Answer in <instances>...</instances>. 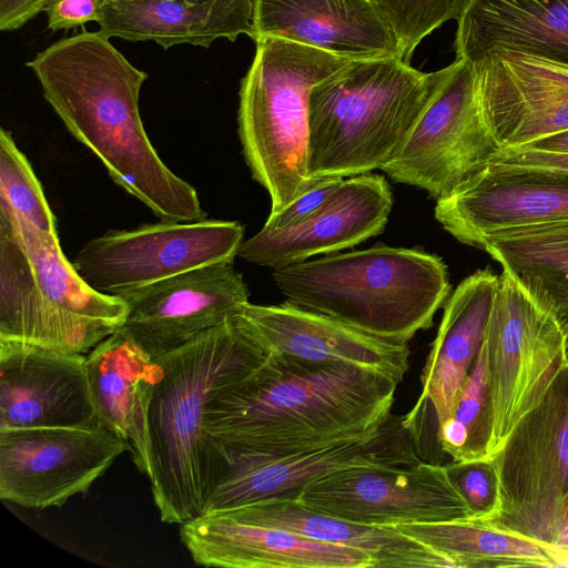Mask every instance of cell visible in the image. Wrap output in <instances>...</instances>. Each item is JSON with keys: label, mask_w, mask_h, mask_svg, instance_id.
<instances>
[{"label": "cell", "mask_w": 568, "mask_h": 568, "mask_svg": "<svg viewBox=\"0 0 568 568\" xmlns=\"http://www.w3.org/2000/svg\"><path fill=\"white\" fill-rule=\"evenodd\" d=\"M483 250L556 317L568 312V219L513 231Z\"/></svg>", "instance_id": "f1b7e54d"}, {"label": "cell", "mask_w": 568, "mask_h": 568, "mask_svg": "<svg viewBox=\"0 0 568 568\" xmlns=\"http://www.w3.org/2000/svg\"><path fill=\"white\" fill-rule=\"evenodd\" d=\"M484 347L493 399V457L566 362L555 314L505 272L499 274Z\"/></svg>", "instance_id": "30bf717a"}, {"label": "cell", "mask_w": 568, "mask_h": 568, "mask_svg": "<svg viewBox=\"0 0 568 568\" xmlns=\"http://www.w3.org/2000/svg\"><path fill=\"white\" fill-rule=\"evenodd\" d=\"M234 320L265 354L366 367L398 384L409 368L408 344L374 336L287 301L278 305L247 302Z\"/></svg>", "instance_id": "44dd1931"}, {"label": "cell", "mask_w": 568, "mask_h": 568, "mask_svg": "<svg viewBox=\"0 0 568 568\" xmlns=\"http://www.w3.org/2000/svg\"><path fill=\"white\" fill-rule=\"evenodd\" d=\"M471 64L484 122L500 150L568 130V65L507 50Z\"/></svg>", "instance_id": "2e32d148"}, {"label": "cell", "mask_w": 568, "mask_h": 568, "mask_svg": "<svg viewBox=\"0 0 568 568\" xmlns=\"http://www.w3.org/2000/svg\"><path fill=\"white\" fill-rule=\"evenodd\" d=\"M395 33L402 60L410 63L417 45L446 21L458 19L467 0H376Z\"/></svg>", "instance_id": "1f68e13d"}, {"label": "cell", "mask_w": 568, "mask_h": 568, "mask_svg": "<svg viewBox=\"0 0 568 568\" xmlns=\"http://www.w3.org/2000/svg\"><path fill=\"white\" fill-rule=\"evenodd\" d=\"M499 275L490 267L464 278L444 304L442 321L420 375L422 390L403 416L417 452L427 434L450 416L485 337Z\"/></svg>", "instance_id": "d6986e66"}, {"label": "cell", "mask_w": 568, "mask_h": 568, "mask_svg": "<svg viewBox=\"0 0 568 568\" xmlns=\"http://www.w3.org/2000/svg\"><path fill=\"white\" fill-rule=\"evenodd\" d=\"M395 527L445 557L453 568L568 566V556L473 517Z\"/></svg>", "instance_id": "83f0119b"}, {"label": "cell", "mask_w": 568, "mask_h": 568, "mask_svg": "<svg viewBox=\"0 0 568 568\" xmlns=\"http://www.w3.org/2000/svg\"><path fill=\"white\" fill-rule=\"evenodd\" d=\"M445 466L473 518L488 520L497 505V477L491 460L450 462Z\"/></svg>", "instance_id": "d6a6232c"}, {"label": "cell", "mask_w": 568, "mask_h": 568, "mask_svg": "<svg viewBox=\"0 0 568 568\" xmlns=\"http://www.w3.org/2000/svg\"><path fill=\"white\" fill-rule=\"evenodd\" d=\"M557 320L564 336L565 362L568 364V312L557 316Z\"/></svg>", "instance_id": "f35d334b"}, {"label": "cell", "mask_w": 568, "mask_h": 568, "mask_svg": "<svg viewBox=\"0 0 568 568\" xmlns=\"http://www.w3.org/2000/svg\"><path fill=\"white\" fill-rule=\"evenodd\" d=\"M85 372L100 422L129 442L134 464L149 477L148 413L160 359L119 328L85 354Z\"/></svg>", "instance_id": "d4e9b609"}, {"label": "cell", "mask_w": 568, "mask_h": 568, "mask_svg": "<svg viewBox=\"0 0 568 568\" xmlns=\"http://www.w3.org/2000/svg\"><path fill=\"white\" fill-rule=\"evenodd\" d=\"M101 424L85 354L0 339V429Z\"/></svg>", "instance_id": "ac0fdd59"}, {"label": "cell", "mask_w": 568, "mask_h": 568, "mask_svg": "<svg viewBox=\"0 0 568 568\" xmlns=\"http://www.w3.org/2000/svg\"><path fill=\"white\" fill-rule=\"evenodd\" d=\"M493 399L484 342L436 442L452 462L491 458Z\"/></svg>", "instance_id": "f546056e"}, {"label": "cell", "mask_w": 568, "mask_h": 568, "mask_svg": "<svg viewBox=\"0 0 568 568\" xmlns=\"http://www.w3.org/2000/svg\"><path fill=\"white\" fill-rule=\"evenodd\" d=\"M453 237L483 250L495 237L568 219V170L490 162L436 201Z\"/></svg>", "instance_id": "5bb4252c"}, {"label": "cell", "mask_w": 568, "mask_h": 568, "mask_svg": "<svg viewBox=\"0 0 568 568\" xmlns=\"http://www.w3.org/2000/svg\"><path fill=\"white\" fill-rule=\"evenodd\" d=\"M129 442L94 427L0 429V498L28 508L61 507L89 491Z\"/></svg>", "instance_id": "7c38bea8"}, {"label": "cell", "mask_w": 568, "mask_h": 568, "mask_svg": "<svg viewBox=\"0 0 568 568\" xmlns=\"http://www.w3.org/2000/svg\"><path fill=\"white\" fill-rule=\"evenodd\" d=\"M453 69L423 72L400 58L352 60L317 82L310 95V175L381 170Z\"/></svg>", "instance_id": "5b68a950"}, {"label": "cell", "mask_w": 568, "mask_h": 568, "mask_svg": "<svg viewBox=\"0 0 568 568\" xmlns=\"http://www.w3.org/2000/svg\"><path fill=\"white\" fill-rule=\"evenodd\" d=\"M248 287L232 263L181 273L123 300L122 329L153 358L234 317L248 302Z\"/></svg>", "instance_id": "e0dca14e"}, {"label": "cell", "mask_w": 568, "mask_h": 568, "mask_svg": "<svg viewBox=\"0 0 568 568\" xmlns=\"http://www.w3.org/2000/svg\"><path fill=\"white\" fill-rule=\"evenodd\" d=\"M51 0H0V30L14 31L43 12Z\"/></svg>", "instance_id": "d590c367"}, {"label": "cell", "mask_w": 568, "mask_h": 568, "mask_svg": "<svg viewBox=\"0 0 568 568\" xmlns=\"http://www.w3.org/2000/svg\"><path fill=\"white\" fill-rule=\"evenodd\" d=\"M497 505L486 521L568 556V364L491 457Z\"/></svg>", "instance_id": "ba28073f"}, {"label": "cell", "mask_w": 568, "mask_h": 568, "mask_svg": "<svg viewBox=\"0 0 568 568\" xmlns=\"http://www.w3.org/2000/svg\"><path fill=\"white\" fill-rule=\"evenodd\" d=\"M453 63L397 152L381 168L395 182L420 189L436 201L500 151L481 115L474 65L464 59Z\"/></svg>", "instance_id": "8fae6325"}, {"label": "cell", "mask_w": 568, "mask_h": 568, "mask_svg": "<svg viewBox=\"0 0 568 568\" xmlns=\"http://www.w3.org/2000/svg\"><path fill=\"white\" fill-rule=\"evenodd\" d=\"M295 498L323 513L372 526L473 517L446 466L424 460L333 473L308 484Z\"/></svg>", "instance_id": "4fadbf2b"}, {"label": "cell", "mask_w": 568, "mask_h": 568, "mask_svg": "<svg viewBox=\"0 0 568 568\" xmlns=\"http://www.w3.org/2000/svg\"><path fill=\"white\" fill-rule=\"evenodd\" d=\"M221 510L240 521L362 550L371 557L374 568H453L445 557L396 527L347 520L312 508L297 498H274Z\"/></svg>", "instance_id": "4316f807"}, {"label": "cell", "mask_w": 568, "mask_h": 568, "mask_svg": "<svg viewBox=\"0 0 568 568\" xmlns=\"http://www.w3.org/2000/svg\"><path fill=\"white\" fill-rule=\"evenodd\" d=\"M343 180V178L318 179L282 211L268 214L263 227L285 229L302 222L316 212L332 196Z\"/></svg>", "instance_id": "836d02e7"}, {"label": "cell", "mask_w": 568, "mask_h": 568, "mask_svg": "<svg viewBox=\"0 0 568 568\" xmlns=\"http://www.w3.org/2000/svg\"><path fill=\"white\" fill-rule=\"evenodd\" d=\"M181 540L197 565L225 568H374L358 549L203 513L180 525Z\"/></svg>", "instance_id": "7402d4cb"}, {"label": "cell", "mask_w": 568, "mask_h": 568, "mask_svg": "<svg viewBox=\"0 0 568 568\" xmlns=\"http://www.w3.org/2000/svg\"><path fill=\"white\" fill-rule=\"evenodd\" d=\"M255 31V41L282 38L347 60L402 59L376 0H256Z\"/></svg>", "instance_id": "603a6c76"}, {"label": "cell", "mask_w": 568, "mask_h": 568, "mask_svg": "<svg viewBox=\"0 0 568 568\" xmlns=\"http://www.w3.org/2000/svg\"><path fill=\"white\" fill-rule=\"evenodd\" d=\"M393 207L383 175L344 179L312 215L285 229H265L243 241L237 256L261 266L283 267L353 247L381 234Z\"/></svg>", "instance_id": "ffe728a7"}, {"label": "cell", "mask_w": 568, "mask_h": 568, "mask_svg": "<svg viewBox=\"0 0 568 568\" xmlns=\"http://www.w3.org/2000/svg\"><path fill=\"white\" fill-rule=\"evenodd\" d=\"M420 460L403 416L390 415L383 426L355 439L278 458H234L232 471L203 513L295 498L308 484L348 468L407 466Z\"/></svg>", "instance_id": "9a60e30c"}, {"label": "cell", "mask_w": 568, "mask_h": 568, "mask_svg": "<svg viewBox=\"0 0 568 568\" xmlns=\"http://www.w3.org/2000/svg\"><path fill=\"white\" fill-rule=\"evenodd\" d=\"M493 162L568 170V155L523 148L503 149Z\"/></svg>", "instance_id": "8d00e7d4"}, {"label": "cell", "mask_w": 568, "mask_h": 568, "mask_svg": "<svg viewBox=\"0 0 568 568\" xmlns=\"http://www.w3.org/2000/svg\"><path fill=\"white\" fill-rule=\"evenodd\" d=\"M255 44L241 79L237 132L252 178L275 214L318 180L308 173L310 95L352 60L276 37Z\"/></svg>", "instance_id": "52a82bcc"}, {"label": "cell", "mask_w": 568, "mask_h": 568, "mask_svg": "<svg viewBox=\"0 0 568 568\" xmlns=\"http://www.w3.org/2000/svg\"><path fill=\"white\" fill-rule=\"evenodd\" d=\"M0 203L37 227L57 234V223L44 191L27 156L9 130H0Z\"/></svg>", "instance_id": "4dcf8cb0"}, {"label": "cell", "mask_w": 568, "mask_h": 568, "mask_svg": "<svg viewBox=\"0 0 568 568\" xmlns=\"http://www.w3.org/2000/svg\"><path fill=\"white\" fill-rule=\"evenodd\" d=\"M104 0H51L43 9L47 28L51 31L70 30L98 22Z\"/></svg>", "instance_id": "e575fe53"}, {"label": "cell", "mask_w": 568, "mask_h": 568, "mask_svg": "<svg viewBox=\"0 0 568 568\" xmlns=\"http://www.w3.org/2000/svg\"><path fill=\"white\" fill-rule=\"evenodd\" d=\"M26 64L67 130L94 153L114 183L160 220L206 219L196 190L161 160L144 130L139 97L148 74L109 38L82 30Z\"/></svg>", "instance_id": "7a4b0ae2"}, {"label": "cell", "mask_w": 568, "mask_h": 568, "mask_svg": "<svg viewBox=\"0 0 568 568\" xmlns=\"http://www.w3.org/2000/svg\"><path fill=\"white\" fill-rule=\"evenodd\" d=\"M185 1H190V2H205V1H210V0H185Z\"/></svg>", "instance_id": "ab89813d"}, {"label": "cell", "mask_w": 568, "mask_h": 568, "mask_svg": "<svg viewBox=\"0 0 568 568\" xmlns=\"http://www.w3.org/2000/svg\"><path fill=\"white\" fill-rule=\"evenodd\" d=\"M243 236L244 226L236 221L160 220L92 239L73 264L95 291L123 298L194 268L233 264Z\"/></svg>", "instance_id": "9c48e42d"}, {"label": "cell", "mask_w": 568, "mask_h": 568, "mask_svg": "<svg viewBox=\"0 0 568 568\" xmlns=\"http://www.w3.org/2000/svg\"><path fill=\"white\" fill-rule=\"evenodd\" d=\"M272 277L292 304L406 344L450 295L442 257L385 244L272 268Z\"/></svg>", "instance_id": "277c9868"}, {"label": "cell", "mask_w": 568, "mask_h": 568, "mask_svg": "<svg viewBox=\"0 0 568 568\" xmlns=\"http://www.w3.org/2000/svg\"><path fill=\"white\" fill-rule=\"evenodd\" d=\"M148 413L151 490L162 521L200 516L233 462L207 427L212 399L252 374L266 354L234 317L158 357Z\"/></svg>", "instance_id": "3957f363"}, {"label": "cell", "mask_w": 568, "mask_h": 568, "mask_svg": "<svg viewBox=\"0 0 568 568\" xmlns=\"http://www.w3.org/2000/svg\"><path fill=\"white\" fill-rule=\"evenodd\" d=\"M397 385L366 367L270 353L212 399L207 427L232 462L278 458L376 430L392 415Z\"/></svg>", "instance_id": "6da1fadb"}, {"label": "cell", "mask_w": 568, "mask_h": 568, "mask_svg": "<svg viewBox=\"0 0 568 568\" xmlns=\"http://www.w3.org/2000/svg\"><path fill=\"white\" fill-rule=\"evenodd\" d=\"M256 0H104L98 24L104 37L209 48L217 39L253 41Z\"/></svg>", "instance_id": "cb8c5ba5"}, {"label": "cell", "mask_w": 568, "mask_h": 568, "mask_svg": "<svg viewBox=\"0 0 568 568\" xmlns=\"http://www.w3.org/2000/svg\"><path fill=\"white\" fill-rule=\"evenodd\" d=\"M520 148L568 155V130L548 135Z\"/></svg>", "instance_id": "74e56055"}, {"label": "cell", "mask_w": 568, "mask_h": 568, "mask_svg": "<svg viewBox=\"0 0 568 568\" xmlns=\"http://www.w3.org/2000/svg\"><path fill=\"white\" fill-rule=\"evenodd\" d=\"M454 49L470 63L507 50L568 65V0H467Z\"/></svg>", "instance_id": "484cf974"}, {"label": "cell", "mask_w": 568, "mask_h": 568, "mask_svg": "<svg viewBox=\"0 0 568 568\" xmlns=\"http://www.w3.org/2000/svg\"><path fill=\"white\" fill-rule=\"evenodd\" d=\"M128 312L123 298L83 280L58 234L0 203V339L88 354Z\"/></svg>", "instance_id": "8992f818"}]
</instances>
